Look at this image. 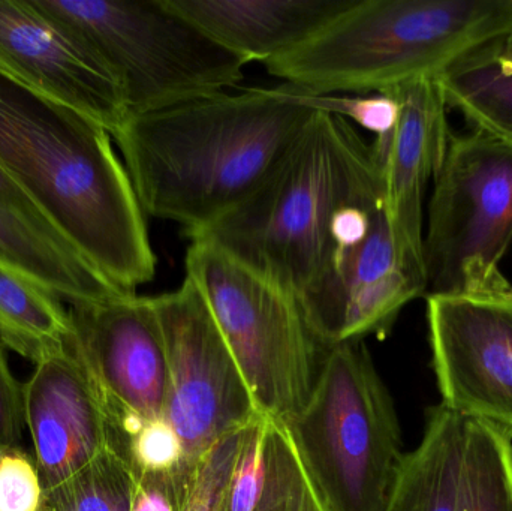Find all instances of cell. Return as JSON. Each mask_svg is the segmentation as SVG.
I'll return each instance as SVG.
<instances>
[{"instance_id":"4fadbf2b","label":"cell","mask_w":512,"mask_h":511,"mask_svg":"<svg viewBox=\"0 0 512 511\" xmlns=\"http://www.w3.org/2000/svg\"><path fill=\"white\" fill-rule=\"evenodd\" d=\"M0 69L111 135L128 119L125 93L107 63L29 0H0Z\"/></svg>"},{"instance_id":"9c48e42d","label":"cell","mask_w":512,"mask_h":511,"mask_svg":"<svg viewBox=\"0 0 512 511\" xmlns=\"http://www.w3.org/2000/svg\"><path fill=\"white\" fill-rule=\"evenodd\" d=\"M424 293L426 269L400 245L379 195L340 210L327 261L298 303L313 338L327 350L382 338Z\"/></svg>"},{"instance_id":"9a60e30c","label":"cell","mask_w":512,"mask_h":511,"mask_svg":"<svg viewBox=\"0 0 512 511\" xmlns=\"http://www.w3.org/2000/svg\"><path fill=\"white\" fill-rule=\"evenodd\" d=\"M384 93L396 98L399 116L390 132L370 144L373 161L394 234L406 254L424 266V192L447 152L448 107L436 77L418 78Z\"/></svg>"},{"instance_id":"6da1fadb","label":"cell","mask_w":512,"mask_h":511,"mask_svg":"<svg viewBox=\"0 0 512 511\" xmlns=\"http://www.w3.org/2000/svg\"><path fill=\"white\" fill-rule=\"evenodd\" d=\"M315 114L283 83L129 114L111 137L144 213L191 239L254 194Z\"/></svg>"},{"instance_id":"83f0119b","label":"cell","mask_w":512,"mask_h":511,"mask_svg":"<svg viewBox=\"0 0 512 511\" xmlns=\"http://www.w3.org/2000/svg\"><path fill=\"white\" fill-rule=\"evenodd\" d=\"M195 473H143L135 477L134 501L131 511H183Z\"/></svg>"},{"instance_id":"8fae6325","label":"cell","mask_w":512,"mask_h":511,"mask_svg":"<svg viewBox=\"0 0 512 511\" xmlns=\"http://www.w3.org/2000/svg\"><path fill=\"white\" fill-rule=\"evenodd\" d=\"M442 404L512 434V285L481 294H427Z\"/></svg>"},{"instance_id":"8992f818","label":"cell","mask_w":512,"mask_h":511,"mask_svg":"<svg viewBox=\"0 0 512 511\" xmlns=\"http://www.w3.org/2000/svg\"><path fill=\"white\" fill-rule=\"evenodd\" d=\"M77 36L113 72L129 114L164 110L236 89L248 62L222 47L167 0H29Z\"/></svg>"},{"instance_id":"4316f807","label":"cell","mask_w":512,"mask_h":511,"mask_svg":"<svg viewBox=\"0 0 512 511\" xmlns=\"http://www.w3.org/2000/svg\"><path fill=\"white\" fill-rule=\"evenodd\" d=\"M42 488L35 459L23 449L0 455V511H38Z\"/></svg>"},{"instance_id":"7402d4cb","label":"cell","mask_w":512,"mask_h":511,"mask_svg":"<svg viewBox=\"0 0 512 511\" xmlns=\"http://www.w3.org/2000/svg\"><path fill=\"white\" fill-rule=\"evenodd\" d=\"M459 511H512V434L466 419Z\"/></svg>"},{"instance_id":"f1b7e54d","label":"cell","mask_w":512,"mask_h":511,"mask_svg":"<svg viewBox=\"0 0 512 511\" xmlns=\"http://www.w3.org/2000/svg\"><path fill=\"white\" fill-rule=\"evenodd\" d=\"M26 428L24 384L15 380L8 366L5 344L0 339V450L21 447L23 429Z\"/></svg>"},{"instance_id":"7c38bea8","label":"cell","mask_w":512,"mask_h":511,"mask_svg":"<svg viewBox=\"0 0 512 511\" xmlns=\"http://www.w3.org/2000/svg\"><path fill=\"white\" fill-rule=\"evenodd\" d=\"M75 344L113 419L126 456L141 425L162 419L168 398L164 333L152 297L125 294L69 308Z\"/></svg>"},{"instance_id":"52a82bcc","label":"cell","mask_w":512,"mask_h":511,"mask_svg":"<svg viewBox=\"0 0 512 511\" xmlns=\"http://www.w3.org/2000/svg\"><path fill=\"white\" fill-rule=\"evenodd\" d=\"M186 278L203 294L262 416L288 422L315 386L318 353L297 296L209 240H191Z\"/></svg>"},{"instance_id":"f546056e","label":"cell","mask_w":512,"mask_h":511,"mask_svg":"<svg viewBox=\"0 0 512 511\" xmlns=\"http://www.w3.org/2000/svg\"><path fill=\"white\" fill-rule=\"evenodd\" d=\"M0 203L20 213L24 218L30 219V221L36 222V224L42 225V227L53 230L51 225L45 221L44 216L36 209L35 204L29 200V197H27L2 170H0ZM54 233H57V231H54Z\"/></svg>"},{"instance_id":"5bb4252c","label":"cell","mask_w":512,"mask_h":511,"mask_svg":"<svg viewBox=\"0 0 512 511\" xmlns=\"http://www.w3.org/2000/svg\"><path fill=\"white\" fill-rule=\"evenodd\" d=\"M24 405L44 489L68 479L105 450H116L113 419L75 338L36 365L24 384Z\"/></svg>"},{"instance_id":"603a6c76","label":"cell","mask_w":512,"mask_h":511,"mask_svg":"<svg viewBox=\"0 0 512 511\" xmlns=\"http://www.w3.org/2000/svg\"><path fill=\"white\" fill-rule=\"evenodd\" d=\"M137 479L114 449L56 486L44 489L38 511H131Z\"/></svg>"},{"instance_id":"ffe728a7","label":"cell","mask_w":512,"mask_h":511,"mask_svg":"<svg viewBox=\"0 0 512 511\" xmlns=\"http://www.w3.org/2000/svg\"><path fill=\"white\" fill-rule=\"evenodd\" d=\"M436 80L447 107L512 146V26L454 60Z\"/></svg>"},{"instance_id":"ac0fdd59","label":"cell","mask_w":512,"mask_h":511,"mask_svg":"<svg viewBox=\"0 0 512 511\" xmlns=\"http://www.w3.org/2000/svg\"><path fill=\"white\" fill-rule=\"evenodd\" d=\"M0 263L51 291L69 305L104 302L125 296L74 246L0 203Z\"/></svg>"},{"instance_id":"7a4b0ae2","label":"cell","mask_w":512,"mask_h":511,"mask_svg":"<svg viewBox=\"0 0 512 511\" xmlns=\"http://www.w3.org/2000/svg\"><path fill=\"white\" fill-rule=\"evenodd\" d=\"M0 170L108 281L135 294L156 257L111 134L0 69Z\"/></svg>"},{"instance_id":"484cf974","label":"cell","mask_w":512,"mask_h":511,"mask_svg":"<svg viewBox=\"0 0 512 511\" xmlns=\"http://www.w3.org/2000/svg\"><path fill=\"white\" fill-rule=\"evenodd\" d=\"M126 459L135 477L143 473H170L188 471L195 473L183 458L182 444L173 426L165 417L144 423L129 438Z\"/></svg>"},{"instance_id":"2e32d148","label":"cell","mask_w":512,"mask_h":511,"mask_svg":"<svg viewBox=\"0 0 512 511\" xmlns=\"http://www.w3.org/2000/svg\"><path fill=\"white\" fill-rule=\"evenodd\" d=\"M245 62L280 56L318 32L355 0H167Z\"/></svg>"},{"instance_id":"30bf717a","label":"cell","mask_w":512,"mask_h":511,"mask_svg":"<svg viewBox=\"0 0 512 511\" xmlns=\"http://www.w3.org/2000/svg\"><path fill=\"white\" fill-rule=\"evenodd\" d=\"M152 300L167 350L164 417L179 437L185 464L197 470L219 441L262 414L197 285L185 278L177 290Z\"/></svg>"},{"instance_id":"d4e9b609","label":"cell","mask_w":512,"mask_h":511,"mask_svg":"<svg viewBox=\"0 0 512 511\" xmlns=\"http://www.w3.org/2000/svg\"><path fill=\"white\" fill-rule=\"evenodd\" d=\"M245 429L219 441L201 459L183 511H224L228 486L236 467Z\"/></svg>"},{"instance_id":"ba28073f","label":"cell","mask_w":512,"mask_h":511,"mask_svg":"<svg viewBox=\"0 0 512 511\" xmlns=\"http://www.w3.org/2000/svg\"><path fill=\"white\" fill-rule=\"evenodd\" d=\"M512 146L486 132L451 134L424 234L427 294H481L510 282Z\"/></svg>"},{"instance_id":"d6986e66","label":"cell","mask_w":512,"mask_h":511,"mask_svg":"<svg viewBox=\"0 0 512 511\" xmlns=\"http://www.w3.org/2000/svg\"><path fill=\"white\" fill-rule=\"evenodd\" d=\"M466 419L447 405L427 413L417 449L405 453L385 511H459Z\"/></svg>"},{"instance_id":"4dcf8cb0","label":"cell","mask_w":512,"mask_h":511,"mask_svg":"<svg viewBox=\"0 0 512 511\" xmlns=\"http://www.w3.org/2000/svg\"><path fill=\"white\" fill-rule=\"evenodd\" d=\"M2 452H3V450H0V455H2ZM5 452H6V450H5Z\"/></svg>"},{"instance_id":"5b68a950","label":"cell","mask_w":512,"mask_h":511,"mask_svg":"<svg viewBox=\"0 0 512 511\" xmlns=\"http://www.w3.org/2000/svg\"><path fill=\"white\" fill-rule=\"evenodd\" d=\"M324 351L309 399L283 425L324 511H385L405 458L393 398L366 345Z\"/></svg>"},{"instance_id":"cb8c5ba5","label":"cell","mask_w":512,"mask_h":511,"mask_svg":"<svg viewBox=\"0 0 512 511\" xmlns=\"http://www.w3.org/2000/svg\"><path fill=\"white\" fill-rule=\"evenodd\" d=\"M298 95L301 102L313 111L342 117L358 128L373 132L376 137L390 132L399 116V104L390 93L315 95V93L298 89Z\"/></svg>"},{"instance_id":"e0dca14e","label":"cell","mask_w":512,"mask_h":511,"mask_svg":"<svg viewBox=\"0 0 512 511\" xmlns=\"http://www.w3.org/2000/svg\"><path fill=\"white\" fill-rule=\"evenodd\" d=\"M224 511H324L282 422L261 416L245 429Z\"/></svg>"},{"instance_id":"3957f363","label":"cell","mask_w":512,"mask_h":511,"mask_svg":"<svg viewBox=\"0 0 512 511\" xmlns=\"http://www.w3.org/2000/svg\"><path fill=\"white\" fill-rule=\"evenodd\" d=\"M378 195L372 147L357 126L316 111L254 194L191 240H209L298 299L327 261L340 210Z\"/></svg>"},{"instance_id":"277c9868","label":"cell","mask_w":512,"mask_h":511,"mask_svg":"<svg viewBox=\"0 0 512 511\" xmlns=\"http://www.w3.org/2000/svg\"><path fill=\"white\" fill-rule=\"evenodd\" d=\"M511 26L512 0H355L264 66L315 95L384 93L438 77Z\"/></svg>"},{"instance_id":"44dd1931","label":"cell","mask_w":512,"mask_h":511,"mask_svg":"<svg viewBox=\"0 0 512 511\" xmlns=\"http://www.w3.org/2000/svg\"><path fill=\"white\" fill-rule=\"evenodd\" d=\"M0 339L38 365L74 339L69 309L29 276L0 263Z\"/></svg>"}]
</instances>
